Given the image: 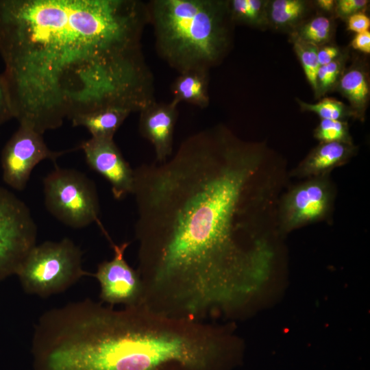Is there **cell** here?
Masks as SVG:
<instances>
[{"mask_svg":"<svg viewBox=\"0 0 370 370\" xmlns=\"http://www.w3.org/2000/svg\"><path fill=\"white\" fill-rule=\"evenodd\" d=\"M261 159L257 145L217 126L186 138L166 161L134 169L141 306L209 321L243 299L260 254L240 245V214Z\"/></svg>","mask_w":370,"mask_h":370,"instance_id":"1","label":"cell"},{"mask_svg":"<svg viewBox=\"0 0 370 370\" xmlns=\"http://www.w3.org/2000/svg\"><path fill=\"white\" fill-rule=\"evenodd\" d=\"M140 0H0L1 74L14 119L38 133L65 119L155 101Z\"/></svg>","mask_w":370,"mask_h":370,"instance_id":"2","label":"cell"},{"mask_svg":"<svg viewBox=\"0 0 370 370\" xmlns=\"http://www.w3.org/2000/svg\"><path fill=\"white\" fill-rule=\"evenodd\" d=\"M36 337L42 370H214L233 341L208 321L90 299L46 311Z\"/></svg>","mask_w":370,"mask_h":370,"instance_id":"3","label":"cell"},{"mask_svg":"<svg viewBox=\"0 0 370 370\" xmlns=\"http://www.w3.org/2000/svg\"><path fill=\"white\" fill-rule=\"evenodd\" d=\"M159 57L182 73L222 62L232 43L229 0H150L146 2Z\"/></svg>","mask_w":370,"mask_h":370,"instance_id":"4","label":"cell"},{"mask_svg":"<svg viewBox=\"0 0 370 370\" xmlns=\"http://www.w3.org/2000/svg\"><path fill=\"white\" fill-rule=\"evenodd\" d=\"M16 275L26 293L48 297L64 292L83 277L93 276V273L83 269L79 246L64 238L36 245Z\"/></svg>","mask_w":370,"mask_h":370,"instance_id":"5","label":"cell"},{"mask_svg":"<svg viewBox=\"0 0 370 370\" xmlns=\"http://www.w3.org/2000/svg\"><path fill=\"white\" fill-rule=\"evenodd\" d=\"M43 193L47 210L64 225L81 229L99 223L96 186L84 173L56 166L43 180Z\"/></svg>","mask_w":370,"mask_h":370,"instance_id":"6","label":"cell"},{"mask_svg":"<svg viewBox=\"0 0 370 370\" xmlns=\"http://www.w3.org/2000/svg\"><path fill=\"white\" fill-rule=\"evenodd\" d=\"M38 230L29 208L0 186V281L16 275L36 245Z\"/></svg>","mask_w":370,"mask_h":370,"instance_id":"7","label":"cell"},{"mask_svg":"<svg viewBox=\"0 0 370 370\" xmlns=\"http://www.w3.org/2000/svg\"><path fill=\"white\" fill-rule=\"evenodd\" d=\"M79 147L52 151L45 143L42 134L32 127L19 124L18 129L5 145L1 157L3 182L12 188L23 190L34 167L45 160H56Z\"/></svg>","mask_w":370,"mask_h":370,"instance_id":"8","label":"cell"},{"mask_svg":"<svg viewBox=\"0 0 370 370\" xmlns=\"http://www.w3.org/2000/svg\"><path fill=\"white\" fill-rule=\"evenodd\" d=\"M110 242L113 258L99 264L97 271L93 273L100 286L101 302L111 306L139 305L143 283L137 270L131 267L125 258L129 243L124 242L117 245Z\"/></svg>","mask_w":370,"mask_h":370,"instance_id":"9","label":"cell"},{"mask_svg":"<svg viewBox=\"0 0 370 370\" xmlns=\"http://www.w3.org/2000/svg\"><path fill=\"white\" fill-rule=\"evenodd\" d=\"M333 191L327 176L312 177L292 189L282 204V228L290 231L323 219L328 214Z\"/></svg>","mask_w":370,"mask_h":370,"instance_id":"10","label":"cell"},{"mask_svg":"<svg viewBox=\"0 0 370 370\" xmlns=\"http://www.w3.org/2000/svg\"><path fill=\"white\" fill-rule=\"evenodd\" d=\"M78 147L83 151L89 167L110 183L116 199L132 193L134 171L125 160L114 138L91 137Z\"/></svg>","mask_w":370,"mask_h":370,"instance_id":"11","label":"cell"},{"mask_svg":"<svg viewBox=\"0 0 370 370\" xmlns=\"http://www.w3.org/2000/svg\"><path fill=\"white\" fill-rule=\"evenodd\" d=\"M178 103L153 101L140 110L139 132L154 147L156 162L166 161L173 154L175 126Z\"/></svg>","mask_w":370,"mask_h":370,"instance_id":"12","label":"cell"},{"mask_svg":"<svg viewBox=\"0 0 370 370\" xmlns=\"http://www.w3.org/2000/svg\"><path fill=\"white\" fill-rule=\"evenodd\" d=\"M356 152L353 143H320L299 164L294 173L300 177L326 176L332 169L346 163Z\"/></svg>","mask_w":370,"mask_h":370,"instance_id":"13","label":"cell"},{"mask_svg":"<svg viewBox=\"0 0 370 370\" xmlns=\"http://www.w3.org/2000/svg\"><path fill=\"white\" fill-rule=\"evenodd\" d=\"M133 112L120 106H108L75 116L71 119L73 126L86 127L91 137L114 138L116 132Z\"/></svg>","mask_w":370,"mask_h":370,"instance_id":"14","label":"cell"},{"mask_svg":"<svg viewBox=\"0 0 370 370\" xmlns=\"http://www.w3.org/2000/svg\"><path fill=\"white\" fill-rule=\"evenodd\" d=\"M335 86L348 100L355 119L362 121L370 92L369 75L366 70L361 65H352L343 71Z\"/></svg>","mask_w":370,"mask_h":370,"instance_id":"15","label":"cell"},{"mask_svg":"<svg viewBox=\"0 0 370 370\" xmlns=\"http://www.w3.org/2000/svg\"><path fill=\"white\" fill-rule=\"evenodd\" d=\"M209 71L191 70L182 73L171 86L172 100L180 103L186 102L205 108L209 106Z\"/></svg>","mask_w":370,"mask_h":370,"instance_id":"16","label":"cell"},{"mask_svg":"<svg viewBox=\"0 0 370 370\" xmlns=\"http://www.w3.org/2000/svg\"><path fill=\"white\" fill-rule=\"evenodd\" d=\"M309 9L308 2L304 0L268 1V25L280 31H293L301 23Z\"/></svg>","mask_w":370,"mask_h":370,"instance_id":"17","label":"cell"},{"mask_svg":"<svg viewBox=\"0 0 370 370\" xmlns=\"http://www.w3.org/2000/svg\"><path fill=\"white\" fill-rule=\"evenodd\" d=\"M267 3L264 0H229L232 22L234 25L264 28L268 25Z\"/></svg>","mask_w":370,"mask_h":370,"instance_id":"18","label":"cell"},{"mask_svg":"<svg viewBox=\"0 0 370 370\" xmlns=\"http://www.w3.org/2000/svg\"><path fill=\"white\" fill-rule=\"evenodd\" d=\"M333 23L328 16L317 15L301 23L291 34V38H296L317 47L326 45L330 40Z\"/></svg>","mask_w":370,"mask_h":370,"instance_id":"19","label":"cell"},{"mask_svg":"<svg viewBox=\"0 0 370 370\" xmlns=\"http://www.w3.org/2000/svg\"><path fill=\"white\" fill-rule=\"evenodd\" d=\"M303 111L312 112L321 119L345 121L348 117L355 118L351 108L344 103L330 97H325L316 103H306L296 99Z\"/></svg>","mask_w":370,"mask_h":370,"instance_id":"20","label":"cell"},{"mask_svg":"<svg viewBox=\"0 0 370 370\" xmlns=\"http://www.w3.org/2000/svg\"><path fill=\"white\" fill-rule=\"evenodd\" d=\"M291 41L293 44L294 50L301 62L306 77L316 95L317 74L319 67L317 59L319 47L296 38H291Z\"/></svg>","mask_w":370,"mask_h":370,"instance_id":"21","label":"cell"},{"mask_svg":"<svg viewBox=\"0 0 370 370\" xmlns=\"http://www.w3.org/2000/svg\"><path fill=\"white\" fill-rule=\"evenodd\" d=\"M320 143L341 142L353 143L347 123L345 121L321 119L314 132Z\"/></svg>","mask_w":370,"mask_h":370,"instance_id":"22","label":"cell"},{"mask_svg":"<svg viewBox=\"0 0 370 370\" xmlns=\"http://www.w3.org/2000/svg\"><path fill=\"white\" fill-rule=\"evenodd\" d=\"M346 58L340 54L330 63L319 66L317 74V97L323 96L334 88L344 71Z\"/></svg>","mask_w":370,"mask_h":370,"instance_id":"23","label":"cell"},{"mask_svg":"<svg viewBox=\"0 0 370 370\" xmlns=\"http://www.w3.org/2000/svg\"><path fill=\"white\" fill-rule=\"evenodd\" d=\"M369 3L367 0H338L334 12L337 16L347 19L356 13L363 12Z\"/></svg>","mask_w":370,"mask_h":370,"instance_id":"24","label":"cell"},{"mask_svg":"<svg viewBox=\"0 0 370 370\" xmlns=\"http://www.w3.org/2000/svg\"><path fill=\"white\" fill-rule=\"evenodd\" d=\"M14 119L8 91L0 74V124Z\"/></svg>","mask_w":370,"mask_h":370,"instance_id":"25","label":"cell"},{"mask_svg":"<svg viewBox=\"0 0 370 370\" xmlns=\"http://www.w3.org/2000/svg\"><path fill=\"white\" fill-rule=\"evenodd\" d=\"M347 19V29L356 34L369 31L370 19L363 12L350 16Z\"/></svg>","mask_w":370,"mask_h":370,"instance_id":"26","label":"cell"},{"mask_svg":"<svg viewBox=\"0 0 370 370\" xmlns=\"http://www.w3.org/2000/svg\"><path fill=\"white\" fill-rule=\"evenodd\" d=\"M340 54V49L336 46L324 45L319 47L317 51V59L319 66L330 63Z\"/></svg>","mask_w":370,"mask_h":370,"instance_id":"27","label":"cell"},{"mask_svg":"<svg viewBox=\"0 0 370 370\" xmlns=\"http://www.w3.org/2000/svg\"><path fill=\"white\" fill-rule=\"evenodd\" d=\"M351 45L352 48L365 53H370V32L365 31L356 34Z\"/></svg>","mask_w":370,"mask_h":370,"instance_id":"28","label":"cell"},{"mask_svg":"<svg viewBox=\"0 0 370 370\" xmlns=\"http://www.w3.org/2000/svg\"><path fill=\"white\" fill-rule=\"evenodd\" d=\"M316 5L323 11L326 12H332L334 10L336 1L334 0H317L315 1Z\"/></svg>","mask_w":370,"mask_h":370,"instance_id":"29","label":"cell"}]
</instances>
